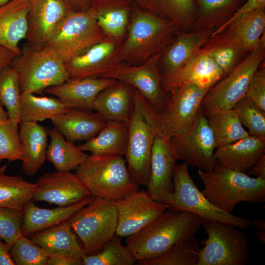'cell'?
<instances>
[{
  "instance_id": "6da1fadb",
  "label": "cell",
  "mask_w": 265,
  "mask_h": 265,
  "mask_svg": "<svg viewBox=\"0 0 265 265\" xmlns=\"http://www.w3.org/2000/svg\"><path fill=\"white\" fill-rule=\"evenodd\" d=\"M133 104L127 123L128 141L124 156L133 181L147 187L154 141L157 134L162 135V127L160 114L134 88Z\"/></svg>"
},
{
  "instance_id": "7a4b0ae2",
  "label": "cell",
  "mask_w": 265,
  "mask_h": 265,
  "mask_svg": "<svg viewBox=\"0 0 265 265\" xmlns=\"http://www.w3.org/2000/svg\"><path fill=\"white\" fill-rule=\"evenodd\" d=\"M169 209L148 226L126 237L136 261L161 255L179 241L194 237L200 229L202 220L197 215Z\"/></svg>"
},
{
  "instance_id": "3957f363",
  "label": "cell",
  "mask_w": 265,
  "mask_h": 265,
  "mask_svg": "<svg viewBox=\"0 0 265 265\" xmlns=\"http://www.w3.org/2000/svg\"><path fill=\"white\" fill-rule=\"evenodd\" d=\"M179 30L173 22L141 9L133 2L126 36L119 53L120 62L132 65L144 63L164 50Z\"/></svg>"
},
{
  "instance_id": "277c9868",
  "label": "cell",
  "mask_w": 265,
  "mask_h": 265,
  "mask_svg": "<svg viewBox=\"0 0 265 265\" xmlns=\"http://www.w3.org/2000/svg\"><path fill=\"white\" fill-rule=\"evenodd\" d=\"M203 194L215 206L231 213L239 202L259 204L265 201V180L226 168L216 161L209 172L198 170Z\"/></svg>"
},
{
  "instance_id": "5b68a950",
  "label": "cell",
  "mask_w": 265,
  "mask_h": 265,
  "mask_svg": "<svg viewBox=\"0 0 265 265\" xmlns=\"http://www.w3.org/2000/svg\"><path fill=\"white\" fill-rule=\"evenodd\" d=\"M123 156L91 154L75 173L92 196L117 202L140 190Z\"/></svg>"
},
{
  "instance_id": "8992f818",
  "label": "cell",
  "mask_w": 265,
  "mask_h": 265,
  "mask_svg": "<svg viewBox=\"0 0 265 265\" xmlns=\"http://www.w3.org/2000/svg\"><path fill=\"white\" fill-rule=\"evenodd\" d=\"M10 65L18 75L22 93L42 94L70 79L65 62L45 45L27 44Z\"/></svg>"
},
{
  "instance_id": "52a82bcc",
  "label": "cell",
  "mask_w": 265,
  "mask_h": 265,
  "mask_svg": "<svg viewBox=\"0 0 265 265\" xmlns=\"http://www.w3.org/2000/svg\"><path fill=\"white\" fill-rule=\"evenodd\" d=\"M265 36L259 44L226 76L209 89L204 96L200 111L207 118L232 109L245 95L251 77L265 62Z\"/></svg>"
},
{
  "instance_id": "ba28073f",
  "label": "cell",
  "mask_w": 265,
  "mask_h": 265,
  "mask_svg": "<svg viewBox=\"0 0 265 265\" xmlns=\"http://www.w3.org/2000/svg\"><path fill=\"white\" fill-rule=\"evenodd\" d=\"M173 179L174 190L168 204L169 208L188 211L202 220L220 222L241 229L252 225L249 218L235 215L213 205L195 184L186 163L177 164Z\"/></svg>"
},
{
  "instance_id": "9c48e42d",
  "label": "cell",
  "mask_w": 265,
  "mask_h": 265,
  "mask_svg": "<svg viewBox=\"0 0 265 265\" xmlns=\"http://www.w3.org/2000/svg\"><path fill=\"white\" fill-rule=\"evenodd\" d=\"M69 219L72 229L83 243L85 255H89L115 235L118 212L114 202L94 197Z\"/></svg>"
},
{
  "instance_id": "30bf717a",
  "label": "cell",
  "mask_w": 265,
  "mask_h": 265,
  "mask_svg": "<svg viewBox=\"0 0 265 265\" xmlns=\"http://www.w3.org/2000/svg\"><path fill=\"white\" fill-rule=\"evenodd\" d=\"M208 235L197 265H244L248 258L247 235L230 224L202 220Z\"/></svg>"
},
{
  "instance_id": "8fae6325",
  "label": "cell",
  "mask_w": 265,
  "mask_h": 265,
  "mask_svg": "<svg viewBox=\"0 0 265 265\" xmlns=\"http://www.w3.org/2000/svg\"><path fill=\"white\" fill-rule=\"evenodd\" d=\"M106 36L90 11L70 13L45 44L66 63Z\"/></svg>"
},
{
  "instance_id": "7c38bea8",
  "label": "cell",
  "mask_w": 265,
  "mask_h": 265,
  "mask_svg": "<svg viewBox=\"0 0 265 265\" xmlns=\"http://www.w3.org/2000/svg\"><path fill=\"white\" fill-rule=\"evenodd\" d=\"M163 50L144 63L132 65L120 63L102 78H111L137 90L159 114L167 106L171 95L162 89L158 64Z\"/></svg>"
},
{
  "instance_id": "4fadbf2b",
  "label": "cell",
  "mask_w": 265,
  "mask_h": 265,
  "mask_svg": "<svg viewBox=\"0 0 265 265\" xmlns=\"http://www.w3.org/2000/svg\"><path fill=\"white\" fill-rule=\"evenodd\" d=\"M208 90L186 84L177 87L170 93V101L160 114L163 136L170 139L174 136L183 135L190 131Z\"/></svg>"
},
{
  "instance_id": "5bb4252c",
  "label": "cell",
  "mask_w": 265,
  "mask_h": 265,
  "mask_svg": "<svg viewBox=\"0 0 265 265\" xmlns=\"http://www.w3.org/2000/svg\"><path fill=\"white\" fill-rule=\"evenodd\" d=\"M170 141L178 160L204 171L213 169L216 162L215 139L207 118L200 110L190 131L183 135L171 138Z\"/></svg>"
},
{
  "instance_id": "9a60e30c",
  "label": "cell",
  "mask_w": 265,
  "mask_h": 265,
  "mask_svg": "<svg viewBox=\"0 0 265 265\" xmlns=\"http://www.w3.org/2000/svg\"><path fill=\"white\" fill-rule=\"evenodd\" d=\"M265 6L239 16L215 29L204 46H230L251 52L265 34Z\"/></svg>"
},
{
  "instance_id": "2e32d148",
  "label": "cell",
  "mask_w": 265,
  "mask_h": 265,
  "mask_svg": "<svg viewBox=\"0 0 265 265\" xmlns=\"http://www.w3.org/2000/svg\"><path fill=\"white\" fill-rule=\"evenodd\" d=\"M178 159L170 139L157 134L151 153L146 193L155 201L168 204L174 190L173 175Z\"/></svg>"
},
{
  "instance_id": "e0dca14e",
  "label": "cell",
  "mask_w": 265,
  "mask_h": 265,
  "mask_svg": "<svg viewBox=\"0 0 265 265\" xmlns=\"http://www.w3.org/2000/svg\"><path fill=\"white\" fill-rule=\"evenodd\" d=\"M115 203L118 216L115 235L121 237L141 230L169 208L168 204L154 200L146 191L140 190Z\"/></svg>"
},
{
  "instance_id": "ac0fdd59",
  "label": "cell",
  "mask_w": 265,
  "mask_h": 265,
  "mask_svg": "<svg viewBox=\"0 0 265 265\" xmlns=\"http://www.w3.org/2000/svg\"><path fill=\"white\" fill-rule=\"evenodd\" d=\"M123 42L106 36L65 63L70 79L102 78L120 63L119 56Z\"/></svg>"
},
{
  "instance_id": "d6986e66",
  "label": "cell",
  "mask_w": 265,
  "mask_h": 265,
  "mask_svg": "<svg viewBox=\"0 0 265 265\" xmlns=\"http://www.w3.org/2000/svg\"><path fill=\"white\" fill-rule=\"evenodd\" d=\"M35 184L33 200L59 207L75 204L91 195L79 177L71 171L45 173Z\"/></svg>"
},
{
  "instance_id": "ffe728a7",
  "label": "cell",
  "mask_w": 265,
  "mask_h": 265,
  "mask_svg": "<svg viewBox=\"0 0 265 265\" xmlns=\"http://www.w3.org/2000/svg\"><path fill=\"white\" fill-rule=\"evenodd\" d=\"M72 12L65 0H29L26 16L27 44L42 46Z\"/></svg>"
},
{
  "instance_id": "44dd1931",
  "label": "cell",
  "mask_w": 265,
  "mask_h": 265,
  "mask_svg": "<svg viewBox=\"0 0 265 265\" xmlns=\"http://www.w3.org/2000/svg\"><path fill=\"white\" fill-rule=\"evenodd\" d=\"M214 29L179 30L162 53L158 64L161 85L176 74L207 43Z\"/></svg>"
},
{
  "instance_id": "7402d4cb",
  "label": "cell",
  "mask_w": 265,
  "mask_h": 265,
  "mask_svg": "<svg viewBox=\"0 0 265 265\" xmlns=\"http://www.w3.org/2000/svg\"><path fill=\"white\" fill-rule=\"evenodd\" d=\"M117 81L111 78L70 79L44 92L57 97L68 108L93 110L97 95Z\"/></svg>"
},
{
  "instance_id": "603a6c76",
  "label": "cell",
  "mask_w": 265,
  "mask_h": 265,
  "mask_svg": "<svg viewBox=\"0 0 265 265\" xmlns=\"http://www.w3.org/2000/svg\"><path fill=\"white\" fill-rule=\"evenodd\" d=\"M222 78L220 68L201 49L176 74L161 84V87L169 94L177 87L186 84L209 89Z\"/></svg>"
},
{
  "instance_id": "cb8c5ba5",
  "label": "cell",
  "mask_w": 265,
  "mask_h": 265,
  "mask_svg": "<svg viewBox=\"0 0 265 265\" xmlns=\"http://www.w3.org/2000/svg\"><path fill=\"white\" fill-rule=\"evenodd\" d=\"M50 120L65 139L74 143L95 136L107 122L97 112L78 109H69Z\"/></svg>"
},
{
  "instance_id": "d4e9b609",
  "label": "cell",
  "mask_w": 265,
  "mask_h": 265,
  "mask_svg": "<svg viewBox=\"0 0 265 265\" xmlns=\"http://www.w3.org/2000/svg\"><path fill=\"white\" fill-rule=\"evenodd\" d=\"M265 155V139L249 134L234 142L216 148L214 158L221 165L246 173Z\"/></svg>"
},
{
  "instance_id": "484cf974",
  "label": "cell",
  "mask_w": 265,
  "mask_h": 265,
  "mask_svg": "<svg viewBox=\"0 0 265 265\" xmlns=\"http://www.w3.org/2000/svg\"><path fill=\"white\" fill-rule=\"evenodd\" d=\"M133 7L132 0H94L90 11L107 36L124 40Z\"/></svg>"
},
{
  "instance_id": "4316f807",
  "label": "cell",
  "mask_w": 265,
  "mask_h": 265,
  "mask_svg": "<svg viewBox=\"0 0 265 265\" xmlns=\"http://www.w3.org/2000/svg\"><path fill=\"white\" fill-rule=\"evenodd\" d=\"M92 195L71 206L44 209L30 201L23 210L21 233L28 237L32 235L58 225L69 219L80 210L88 205L93 199Z\"/></svg>"
},
{
  "instance_id": "83f0119b",
  "label": "cell",
  "mask_w": 265,
  "mask_h": 265,
  "mask_svg": "<svg viewBox=\"0 0 265 265\" xmlns=\"http://www.w3.org/2000/svg\"><path fill=\"white\" fill-rule=\"evenodd\" d=\"M133 88L121 81L104 89L96 96L93 110L106 121L128 123L133 108Z\"/></svg>"
},
{
  "instance_id": "f1b7e54d",
  "label": "cell",
  "mask_w": 265,
  "mask_h": 265,
  "mask_svg": "<svg viewBox=\"0 0 265 265\" xmlns=\"http://www.w3.org/2000/svg\"><path fill=\"white\" fill-rule=\"evenodd\" d=\"M19 136L25 160L22 169L26 176H33L46 160L48 129L37 122H19Z\"/></svg>"
},
{
  "instance_id": "f546056e",
  "label": "cell",
  "mask_w": 265,
  "mask_h": 265,
  "mask_svg": "<svg viewBox=\"0 0 265 265\" xmlns=\"http://www.w3.org/2000/svg\"><path fill=\"white\" fill-rule=\"evenodd\" d=\"M29 0H11L0 7V46L18 55L19 42L25 39Z\"/></svg>"
},
{
  "instance_id": "4dcf8cb0",
  "label": "cell",
  "mask_w": 265,
  "mask_h": 265,
  "mask_svg": "<svg viewBox=\"0 0 265 265\" xmlns=\"http://www.w3.org/2000/svg\"><path fill=\"white\" fill-rule=\"evenodd\" d=\"M69 219L32 235L30 239L50 255H64L82 259L85 254L72 231Z\"/></svg>"
},
{
  "instance_id": "1f68e13d",
  "label": "cell",
  "mask_w": 265,
  "mask_h": 265,
  "mask_svg": "<svg viewBox=\"0 0 265 265\" xmlns=\"http://www.w3.org/2000/svg\"><path fill=\"white\" fill-rule=\"evenodd\" d=\"M141 9L174 23L180 30L191 31L195 20L194 0H132Z\"/></svg>"
},
{
  "instance_id": "d6a6232c",
  "label": "cell",
  "mask_w": 265,
  "mask_h": 265,
  "mask_svg": "<svg viewBox=\"0 0 265 265\" xmlns=\"http://www.w3.org/2000/svg\"><path fill=\"white\" fill-rule=\"evenodd\" d=\"M196 9L191 31L216 29L228 21L247 0H194Z\"/></svg>"
},
{
  "instance_id": "836d02e7",
  "label": "cell",
  "mask_w": 265,
  "mask_h": 265,
  "mask_svg": "<svg viewBox=\"0 0 265 265\" xmlns=\"http://www.w3.org/2000/svg\"><path fill=\"white\" fill-rule=\"evenodd\" d=\"M127 141V123L109 121L95 136L78 146L92 155L124 156Z\"/></svg>"
},
{
  "instance_id": "e575fe53",
  "label": "cell",
  "mask_w": 265,
  "mask_h": 265,
  "mask_svg": "<svg viewBox=\"0 0 265 265\" xmlns=\"http://www.w3.org/2000/svg\"><path fill=\"white\" fill-rule=\"evenodd\" d=\"M48 135L50 142L47 147L46 159L53 164L56 171L76 170L87 160L89 155L74 143L67 140L55 128L48 129Z\"/></svg>"
},
{
  "instance_id": "d590c367",
  "label": "cell",
  "mask_w": 265,
  "mask_h": 265,
  "mask_svg": "<svg viewBox=\"0 0 265 265\" xmlns=\"http://www.w3.org/2000/svg\"><path fill=\"white\" fill-rule=\"evenodd\" d=\"M8 165L0 167V206L23 212L26 205L33 200L36 185L20 176L6 175Z\"/></svg>"
},
{
  "instance_id": "8d00e7d4",
  "label": "cell",
  "mask_w": 265,
  "mask_h": 265,
  "mask_svg": "<svg viewBox=\"0 0 265 265\" xmlns=\"http://www.w3.org/2000/svg\"><path fill=\"white\" fill-rule=\"evenodd\" d=\"M69 109L55 98L38 97L30 93H21L20 121L37 123L50 119Z\"/></svg>"
},
{
  "instance_id": "74e56055",
  "label": "cell",
  "mask_w": 265,
  "mask_h": 265,
  "mask_svg": "<svg viewBox=\"0 0 265 265\" xmlns=\"http://www.w3.org/2000/svg\"><path fill=\"white\" fill-rule=\"evenodd\" d=\"M207 120L216 148L244 138L250 134L240 123L233 109L212 115Z\"/></svg>"
},
{
  "instance_id": "f35d334b",
  "label": "cell",
  "mask_w": 265,
  "mask_h": 265,
  "mask_svg": "<svg viewBox=\"0 0 265 265\" xmlns=\"http://www.w3.org/2000/svg\"><path fill=\"white\" fill-rule=\"evenodd\" d=\"M200 242L194 237L179 241L157 257L137 261L141 265H197Z\"/></svg>"
},
{
  "instance_id": "ab89813d",
  "label": "cell",
  "mask_w": 265,
  "mask_h": 265,
  "mask_svg": "<svg viewBox=\"0 0 265 265\" xmlns=\"http://www.w3.org/2000/svg\"><path fill=\"white\" fill-rule=\"evenodd\" d=\"M121 237L115 235L97 251L85 255L82 259L84 265H132L136 261L129 247L124 246Z\"/></svg>"
},
{
  "instance_id": "60d3db41",
  "label": "cell",
  "mask_w": 265,
  "mask_h": 265,
  "mask_svg": "<svg viewBox=\"0 0 265 265\" xmlns=\"http://www.w3.org/2000/svg\"><path fill=\"white\" fill-rule=\"evenodd\" d=\"M21 93L16 71L10 65L0 70V104L6 107L8 118L19 123Z\"/></svg>"
},
{
  "instance_id": "b9f144b4",
  "label": "cell",
  "mask_w": 265,
  "mask_h": 265,
  "mask_svg": "<svg viewBox=\"0 0 265 265\" xmlns=\"http://www.w3.org/2000/svg\"><path fill=\"white\" fill-rule=\"evenodd\" d=\"M239 120L252 135L265 139V111L251 99L244 96L233 108Z\"/></svg>"
},
{
  "instance_id": "7bdbcfd3",
  "label": "cell",
  "mask_w": 265,
  "mask_h": 265,
  "mask_svg": "<svg viewBox=\"0 0 265 265\" xmlns=\"http://www.w3.org/2000/svg\"><path fill=\"white\" fill-rule=\"evenodd\" d=\"M19 124L8 118L0 120V163L3 159L9 162L25 160L19 136Z\"/></svg>"
},
{
  "instance_id": "ee69618b",
  "label": "cell",
  "mask_w": 265,
  "mask_h": 265,
  "mask_svg": "<svg viewBox=\"0 0 265 265\" xmlns=\"http://www.w3.org/2000/svg\"><path fill=\"white\" fill-rule=\"evenodd\" d=\"M15 265H47L50 256L44 249L21 235L9 249Z\"/></svg>"
},
{
  "instance_id": "f6af8a7d",
  "label": "cell",
  "mask_w": 265,
  "mask_h": 265,
  "mask_svg": "<svg viewBox=\"0 0 265 265\" xmlns=\"http://www.w3.org/2000/svg\"><path fill=\"white\" fill-rule=\"evenodd\" d=\"M202 49L220 68L223 78L228 75L249 53L230 46H204Z\"/></svg>"
},
{
  "instance_id": "bcb514c9",
  "label": "cell",
  "mask_w": 265,
  "mask_h": 265,
  "mask_svg": "<svg viewBox=\"0 0 265 265\" xmlns=\"http://www.w3.org/2000/svg\"><path fill=\"white\" fill-rule=\"evenodd\" d=\"M23 212L0 206V238L10 249L22 235Z\"/></svg>"
},
{
  "instance_id": "7dc6e473",
  "label": "cell",
  "mask_w": 265,
  "mask_h": 265,
  "mask_svg": "<svg viewBox=\"0 0 265 265\" xmlns=\"http://www.w3.org/2000/svg\"><path fill=\"white\" fill-rule=\"evenodd\" d=\"M245 96L265 111V66L264 62L255 72L248 85Z\"/></svg>"
},
{
  "instance_id": "c3c4849f",
  "label": "cell",
  "mask_w": 265,
  "mask_h": 265,
  "mask_svg": "<svg viewBox=\"0 0 265 265\" xmlns=\"http://www.w3.org/2000/svg\"><path fill=\"white\" fill-rule=\"evenodd\" d=\"M263 6H265V0H247L228 21L217 28H221L241 15L252 12Z\"/></svg>"
},
{
  "instance_id": "681fc988",
  "label": "cell",
  "mask_w": 265,
  "mask_h": 265,
  "mask_svg": "<svg viewBox=\"0 0 265 265\" xmlns=\"http://www.w3.org/2000/svg\"><path fill=\"white\" fill-rule=\"evenodd\" d=\"M82 259L64 255H50L47 265H82Z\"/></svg>"
},
{
  "instance_id": "f907efd6",
  "label": "cell",
  "mask_w": 265,
  "mask_h": 265,
  "mask_svg": "<svg viewBox=\"0 0 265 265\" xmlns=\"http://www.w3.org/2000/svg\"><path fill=\"white\" fill-rule=\"evenodd\" d=\"M72 13L88 11L94 0H65Z\"/></svg>"
},
{
  "instance_id": "816d5d0a",
  "label": "cell",
  "mask_w": 265,
  "mask_h": 265,
  "mask_svg": "<svg viewBox=\"0 0 265 265\" xmlns=\"http://www.w3.org/2000/svg\"><path fill=\"white\" fill-rule=\"evenodd\" d=\"M18 55L13 51L0 46V70L9 65L13 59Z\"/></svg>"
},
{
  "instance_id": "f5cc1de1",
  "label": "cell",
  "mask_w": 265,
  "mask_h": 265,
  "mask_svg": "<svg viewBox=\"0 0 265 265\" xmlns=\"http://www.w3.org/2000/svg\"><path fill=\"white\" fill-rule=\"evenodd\" d=\"M246 174L265 180V155Z\"/></svg>"
},
{
  "instance_id": "db71d44e",
  "label": "cell",
  "mask_w": 265,
  "mask_h": 265,
  "mask_svg": "<svg viewBox=\"0 0 265 265\" xmlns=\"http://www.w3.org/2000/svg\"><path fill=\"white\" fill-rule=\"evenodd\" d=\"M0 265H15L10 255L9 249L0 238Z\"/></svg>"
},
{
  "instance_id": "11a10c76",
  "label": "cell",
  "mask_w": 265,
  "mask_h": 265,
  "mask_svg": "<svg viewBox=\"0 0 265 265\" xmlns=\"http://www.w3.org/2000/svg\"><path fill=\"white\" fill-rule=\"evenodd\" d=\"M253 224L257 229L256 238L258 241L262 244L265 243V221L260 219H255L253 221Z\"/></svg>"
},
{
  "instance_id": "9f6ffc18",
  "label": "cell",
  "mask_w": 265,
  "mask_h": 265,
  "mask_svg": "<svg viewBox=\"0 0 265 265\" xmlns=\"http://www.w3.org/2000/svg\"><path fill=\"white\" fill-rule=\"evenodd\" d=\"M8 117L7 112L3 109L2 106L0 104V120H5Z\"/></svg>"
},
{
  "instance_id": "6f0895ef",
  "label": "cell",
  "mask_w": 265,
  "mask_h": 265,
  "mask_svg": "<svg viewBox=\"0 0 265 265\" xmlns=\"http://www.w3.org/2000/svg\"><path fill=\"white\" fill-rule=\"evenodd\" d=\"M11 0H0V7L3 6V5L6 4Z\"/></svg>"
}]
</instances>
